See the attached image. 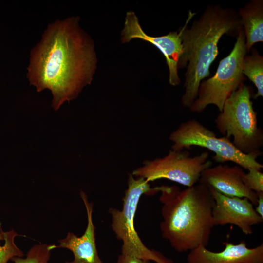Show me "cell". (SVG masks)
I'll return each instance as SVG.
<instances>
[{
    "instance_id": "5",
    "label": "cell",
    "mask_w": 263,
    "mask_h": 263,
    "mask_svg": "<svg viewBox=\"0 0 263 263\" xmlns=\"http://www.w3.org/2000/svg\"><path fill=\"white\" fill-rule=\"evenodd\" d=\"M161 186L151 188L143 178L129 174L128 188L123 198L121 210L111 208V227L117 239L122 241L121 254L152 261L156 263H174L158 251L148 248L134 227V220L142 195H153L160 192Z\"/></svg>"
},
{
    "instance_id": "9",
    "label": "cell",
    "mask_w": 263,
    "mask_h": 263,
    "mask_svg": "<svg viewBox=\"0 0 263 263\" xmlns=\"http://www.w3.org/2000/svg\"><path fill=\"white\" fill-rule=\"evenodd\" d=\"M133 38L143 39L156 47L165 57L169 69V83L172 86L180 83L178 75V63L183 49L180 31L171 32L168 35L159 37L149 36L141 28L135 14L129 11L125 17L121 40L126 43Z\"/></svg>"
},
{
    "instance_id": "7",
    "label": "cell",
    "mask_w": 263,
    "mask_h": 263,
    "mask_svg": "<svg viewBox=\"0 0 263 263\" xmlns=\"http://www.w3.org/2000/svg\"><path fill=\"white\" fill-rule=\"evenodd\" d=\"M169 139L173 143L171 150H174L199 146L214 152L215 155L212 158L217 163L230 161L247 170L253 168L261 170L263 168V165L257 160L260 155L242 153L230 139L225 136L217 137L212 131L195 119L181 123L171 133Z\"/></svg>"
},
{
    "instance_id": "2",
    "label": "cell",
    "mask_w": 263,
    "mask_h": 263,
    "mask_svg": "<svg viewBox=\"0 0 263 263\" xmlns=\"http://www.w3.org/2000/svg\"><path fill=\"white\" fill-rule=\"evenodd\" d=\"M189 12L180 30L183 49L178 63V69L187 67L181 102L189 108L197 98L201 81L209 75L210 67L219 53L220 39L224 34L237 36L242 26L235 10L210 5L188 28L187 25L195 14Z\"/></svg>"
},
{
    "instance_id": "8",
    "label": "cell",
    "mask_w": 263,
    "mask_h": 263,
    "mask_svg": "<svg viewBox=\"0 0 263 263\" xmlns=\"http://www.w3.org/2000/svg\"><path fill=\"white\" fill-rule=\"evenodd\" d=\"M208 157L207 151L191 156L188 150H171L163 157L144 161L132 174L148 182L166 179L191 187L199 181L202 172L212 166V162Z\"/></svg>"
},
{
    "instance_id": "4",
    "label": "cell",
    "mask_w": 263,
    "mask_h": 263,
    "mask_svg": "<svg viewBox=\"0 0 263 263\" xmlns=\"http://www.w3.org/2000/svg\"><path fill=\"white\" fill-rule=\"evenodd\" d=\"M250 88L242 83L225 101L215 122L220 133L245 154H263V131L251 100Z\"/></svg>"
},
{
    "instance_id": "14",
    "label": "cell",
    "mask_w": 263,
    "mask_h": 263,
    "mask_svg": "<svg viewBox=\"0 0 263 263\" xmlns=\"http://www.w3.org/2000/svg\"><path fill=\"white\" fill-rule=\"evenodd\" d=\"M247 52L254 44L263 41V1L251 0L239 10Z\"/></svg>"
},
{
    "instance_id": "16",
    "label": "cell",
    "mask_w": 263,
    "mask_h": 263,
    "mask_svg": "<svg viewBox=\"0 0 263 263\" xmlns=\"http://www.w3.org/2000/svg\"><path fill=\"white\" fill-rule=\"evenodd\" d=\"M18 234L14 230L4 232L0 225V263H7L15 257H23L24 253L15 243L14 239Z\"/></svg>"
},
{
    "instance_id": "11",
    "label": "cell",
    "mask_w": 263,
    "mask_h": 263,
    "mask_svg": "<svg viewBox=\"0 0 263 263\" xmlns=\"http://www.w3.org/2000/svg\"><path fill=\"white\" fill-rule=\"evenodd\" d=\"M244 173L239 165L220 164L205 169L199 182L225 196L246 198L256 206L258 195L244 184L243 177Z\"/></svg>"
},
{
    "instance_id": "17",
    "label": "cell",
    "mask_w": 263,
    "mask_h": 263,
    "mask_svg": "<svg viewBox=\"0 0 263 263\" xmlns=\"http://www.w3.org/2000/svg\"><path fill=\"white\" fill-rule=\"evenodd\" d=\"M51 251L50 245L35 244L28 251L25 258L15 257L11 260L14 263H48Z\"/></svg>"
},
{
    "instance_id": "19",
    "label": "cell",
    "mask_w": 263,
    "mask_h": 263,
    "mask_svg": "<svg viewBox=\"0 0 263 263\" xmlns=\"http://www.w3.org/2000/svg\"><path fill=\"white\" fill-rule=\"evenodd\" d=\"M115 263H150V261L133 256L121 254Z\"/></svg>"
},
{
    "instance_id": "12",
    "label": "cell",
    "mask_w": 263,
    "mask_h": 263,
    "mask_svg": "<svg viewBox=\"0 0 263 263\" xmlns=\"http://www.w3.org/2000/svg\"><path fill=\"white\" fill-rule=\"evenodd\" d=\"M224 250L213 252L200 245L190 251L188 263H263V244L252 248L247 247L245 241L239 244L225 242Z\"/></svg>"
},
{
    "instance_id": "18",
    "label": "cell",
    "mask_w": 263,
    "mask_h": 263,
    "mask_svg": "<svg viewBox=\"0 0 263 263\" xmlns=\"http://www.w3.org/2000/svg\"><path fill=\"white\" fill-rule=\"evenodd\" d=\"M243 180L248 188L257 194L263 192V173L261 170L248 169L244 175Z\"/></svg>"
},
{
    "instance_id": "3",
    "label": "cell",
    "mask_w": 263,
    "mask_h": 263,
    "mask_svg": "<svg viewBox=\"0 0 263 263\" xmlns=\"http://www.w3.org/2000/svg\"><path fill=\"white\" fill-rule=\"evenodd\" d=\"M160 192L162 237L179 252L206 247L214 226V200L209 188L200 183L183 190L162 185Z\"/></svg>"
},
{
    "instance_id": "1",
    "label": "cell",
    "mask_w": 263,
    "mask_h": 263,
    "mask_svg": "<svg viewBox=\"0 0 263 263\" xmlns=\"http://www.w3.org/2000/svg\"><path fill=\"white\" fill-rule=\"evenodd\" d=\"M78 17L49 24L30 53L27 76L38 92L49 89L56 111L91 84L96 68L93 42L78 25Z\"/></svg>"
},
{
    "instance_id": "6",
    "label": "cell",
    "mask_w": 263,
    "mask_h": 263,
    "mask_svg": "<svg viewBox=\"0 0 263 263\" xmlns=\"http://www.w3.org/2000/svg\"><path fill=\"white\" fill-rule=\"evenodd\" d=\"M247 52L243 26L230 54L222 59L215 75L201 82L196 100L189 108L192 113H202L209 105H215L220 112L227 99L243 83V59Z\"/></svg>"
},
{
    "instance_id": "15",
    "label": "cell",
    "mask_w": 263,
    "mask_h": 263,
    "mask_svg": "<svg viewBox=\"0 0 263 263\" xmlns=\"http://www.w3.org/2000/svg\"><path fill=\"white\" fill-rule=\"evenodd\" d=\"M242 72L256 86L257 92L254 98L263 96V57L254 48L250 55L245 56L242 63Z\"/></svg>"
},
{
    "instance_id": "10",
    "label": "cell",
    "mask_w": 263,
    "mask_h": 263,
    "mask_svg": "<svg viewBox=\"0 0 263 263\" xmlns=\"http://www.w3.org/2000/svg\"><path fill=\"white\" fill-rule=\"evenodd\" d=\"M208 188L214 200L212 209L214 226L233 224L244 234L250 235L253 233L252 226L263 222V218L248 199L225 196Z\"/></svg>"
},
{
    "instance_id": "20",
    "label": "cell",
    "mask_w": 263,
    "mask_h": 263,
    "mask_svg": "<svg viewBox=\"0 0 263 263\" xmlns=\"http://www.w3.org/2000/svg\"><path fill=\"white\" fill-rule=\"evenodd\" d=\"M258 201L255 210L263 218V192L258 193Z\"/></svg>"
},
{
    "instance_id": "13",
    "label": "cell",
    "mask_w": 263,
    "mask_h": 263,
    "mask_svg": "<svg viewBox=\"0 0 263 263\" xmlns=\"http://www.w3.org/2000/svg\"><path fill=\"white\" fill-rule=\"evenodd\" d=\"M80 196L85 205L88 223L83 234L78 237L74 233L68 232L67 236L58 241V245H50L51 250L64 248L70 250L74 255L73 261L65 263H104L99 256L95 242V227L92 219L93 203L89 202L86 193L80 191Z\"/></svg>"
}]
</instances>
